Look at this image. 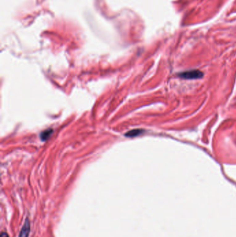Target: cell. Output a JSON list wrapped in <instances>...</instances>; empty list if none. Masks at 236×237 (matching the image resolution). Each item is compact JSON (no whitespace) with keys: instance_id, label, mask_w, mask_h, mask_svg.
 <instances>
[{"instance_id":"6da1fadb","label":"cell","mask_w":236,"mask_h":237,"mask_svg":"<svg viewBox=\"0 0 236 237\" xmlns=\"http://www.w3.org/2000/svg\"><path fill=\"white\" fill-rule=\"evenodd\" d=\"M181 78L186 79H196L200 78L203 76V73L199 70H193L185 71V72L180 73L179 74Z\"/></svg>"},{"instance_id":"3957f363","label":"cell","mask_w":236,"mask_h":237,"mask_svg":"<svg viewBox=\"0 0 236 237\" xmlns=\"http://www.w3.org/2000/svg\"><path fill=\"white\" fill-rule=\"evenodd\" d=\"M140 133H141V130H133V131H131V132H130V133H128V135H127V136H136V135H137L138 134H139Z\"/></svg>"},{"instance_id":"7a4b0ae2","label":"cell","mask_w":236,"mask_h":237,"mask_svg":"<svg viewBox=\"0 0 236 237\" xmlns=\"http://www.w3.org/2000/svg\"><path fill=\"white\" fill-rule=\"evenodd\" d=\"M31 225L28 218H27L19 234V237H28L30 234Z\"/></svg>"},{"instance_id":"277c9868","label":"cell","mask_w":236,"mask_h":237,"mask_svg":"<svg viewBox=\"0 0 236 237\" xmlns=\"http://www.w3.org/2000/svg\"><path fill=\"white\" fill-rule=\"evenodd\" d=\"M0 237H9L6 232H2L1 234V236Z\"/></svg>"}]
</instances>
